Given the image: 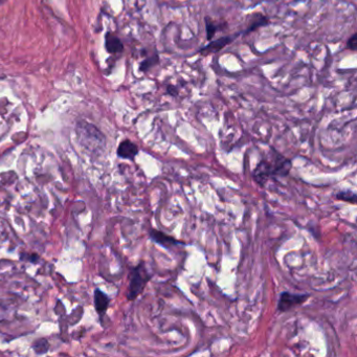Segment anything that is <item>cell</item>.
<instances>
[{"label": "cell", "mask_w": 357, "mask_h": 357, "mask_svg": "<svg viewBox=\"0 0 357 357\" xmlns=\"http://www.w3.org/2000/svg\"><path fill=\"white\" fill-rule=\"evenodd\" d=\"M110 300L107 297V294H105L103 291H101L100 289H96L94 291V306H95V310L97 311V313L100 314L101 316H103L106 312V310L108 309Z\"/></svg>", "instance_id": "8992f818"}, {"label": "cell", "mask_w": 357, "mask_h": 357, "mask_svg": "<svg viewBox=\"0 0 357 357\" xmlns=\"http://www.w3.org/2000/svg\"><path fill=\"white\" fill-rule=\"evenodd\" d=\"M106 48L109 53H120L123 51V46L121 40L117 38L116 36L111 35V34H107L106 36Z\"/></svg>", "instance_id": "ba28073f"}, {"label": "cell", "mask_w": 357, "mask_h": 357, "mask_svg": "<svg viewBox=\"0 0 357 357\" xmlns=\"http://www.w3.org/2000/svg\"><path fill=\"white\" fill-rule=\"evenodd\" d=\"M291 162L281 155L272 156V159H262L253 172L255 181L263 187L267 180L277 176L283 177L289 174Z\"/></svg>", "instance_id": "6da1fadb"}, {"label": "cell", "mask_w": 357, "mask_h": 357, "mask_svg": "<svg viewBox=\"0 0 357 357\" xmlns=\"http://www.w3.org/2000/svg\"><path fill=\"white\" fill-rule=\"evenodd\" d=\"M348 47L351 49V51H355L357 47V35L354 34L351 38L348 41Z\"/></svg>", "instance_id": "5bb4252c"}, {"label": "cell", "mask_w": 357, "mask_h": 357, "mask_svg": "<svg viewBox=\"0 0 357 357\" xmlns=\"http://www.w3.org/2000/svg\"><path fill=\"white\" fill-rule=\"evenodd\" d=\"M151 275L144 262H141L137 267H134L130 273V282L128 286L127 299L133 301L143 292L148 282L150 281Z\"/></svg>", "instance_id": "7a4b0ae2"}, {"label": "cell", "mask_w": 357, "mask_h": 357, "mask_svg": "<svg viewBox=\"0 0 357 357\" xmlns=\"http://www.w3.org/2000/svg\"><path fill=\"white\" fill-rule=\"evenodd\" d=\"M336 198L338 200H342L346 202H350V203H355L356 202V194L354 192H352L351 190H346V191H340L336 194Z\"/></svg>", "instance_id": "9c48e42d"}, {"label": "cell", "mask_w": 357, "mask_h": 357, "mask_svg": "<svg viewBox=\"0 0 357 357\" xmlns=\"http://www.w3.org/2000/svg\"><path fill=\"white\" fill-rule=\"evenodd\" d=\"M230 41H231V38H229V37H223V38H219L218 40L210 43L207 46L202 48L201 49V54L202 55H208V54H212V53H217V52L220 51V49H222L225 45H227Z\"/></svg>", "instance_id": "52a82bcc"}, {"label": "cell", "mask_w": 357, "mask_h": 357, "mask_svg": "<svg viewBox=\"0 0 357 357\" xmlns=\"http://www.w3.org/2000/svg\"><path fill=\"white\" fill-rule=\"evenodd\" d=\"M310 297L307 293H291L288 291H284L280 294L278 301V310L281 312H287L294 307L304 304L308 298Z\"/></svg>", "instance_id": "3957f363"}, {"label": "cell", "mask_w": 357, "mask_h": 357, "mask_svg": "<svg viewBox=\"0 0 357 357\" xmlns=\"http://www.w3.org/2000/svg\"><path fill=\"white\" fill-rule=\"evenodd\" d=\"M266 23H267V20H266L264 17L258 18V20H256V21L252 24L251 28L248 30V32H252V31L258 29V28L261 27V26H264V24H266Z\"/></svg>", "instance_id": "7c38bea8"}, {"label": "cell", "mask_w": 357, "mask_h": 357, "mask_svg": "<svg viewBox=\"0 0 357 357\" xmlns=\"http://www.w3.org/2000/svg\"><path fill=\"white\" fill-rule=\"evenodd\" d=\"M33 349H34V351H35L37 354H39V355L45 354V353L48 351V349H49V343H48V341H47L46 339L40 338V339L36 340V341L34 342Z\"/></svg>", "instance_id": "30bf717a"}, {"label": "cell", "mask_w": 357, "mask_h": 357, "mask_svg": "<svg viewBox=\"0 0 357 357\" xmlns=\"http://www.w3.org/2000/svg\"><path fill=\"white\" fill-rule=\"evenodd\" d=\"M139 154V147L134 143L126 140L122 142L117 148V155L123 159H132Z\"/></svg>", "instance_id": "5b68a950"}, {"label": "cell", "mask_w": 357, "mask_h": 357, "mask_svg": "<svg viewBox=\"0 0 357 357\" xmlns=\"http://www.w3.org/2000/svg\"><path fill=\"white\" fill-rule=\"evenodd\" d=\"M205 23H206V33H207V39L211 40L213 38V36L215 35L217 31V27L215 26V23L211 21V19L206 17L205 18Z\"/></svg>", "instance_id": "8fae6325"}, {"label": "cell", "mask_w": 357, "mask_h": 357, "mask_svg": "<svg viewBox=\"0 0 357 357\" xmlns=\"http://www.w3.org/2000/svg\"><path fill=\"white\" fill-rule=\"evenodd\" d=\"M150 238L153 242L163 246L165 249H171V248H174L176 245L183 244L181 241H178L175 238L167 235V233L156 229H152L150 231Z\"/></svg>", "instance_id": "277c9868"}, {"label": "cell", "mask_w": 357, "mask_h": 357, "mask_svg": "<svg viewBox=\"0 0 357 357\" xmlns=\"http://www.w3.org/2000/svg\"><path fill=\"white\" fill-rule=\"evenodd\" d=\"M21 260H27L32 263H37L39 260V257L35 254H21Z\"/></svg>", "instance_id": "4fadbf2b"}]
</instances>
